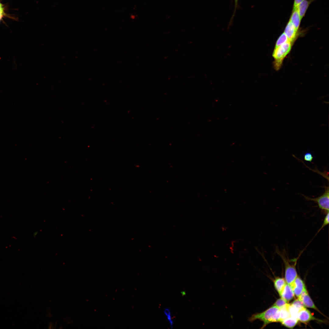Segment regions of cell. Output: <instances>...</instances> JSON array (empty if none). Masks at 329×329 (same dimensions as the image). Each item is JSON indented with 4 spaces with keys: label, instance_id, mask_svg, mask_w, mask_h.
<instances>
[{
    "label": "cell",
    "instance_id": "9",
    "mask_svg": "<svg viewBox=\"0 0 329 329\" xmlns=\"http://www.w3.org/2000/svg\"><path fill=\"white\" fill-rule=\"evenodd\" d=\"M280 296L287 303L294 297L295 295L292 288L287 283Z\"/></svg>",
    "mask_w": 329,
    "mask_h": 329
},
{
    "label": "cell",
    "instance_id": "25",
    "mask_svg": "<svg viewBox=\"0 0 329 329\" xmlns=\"http://www.w3.org/2000/svg\"><path fill=\"white\" fill-rule=\"evenodd\" d=\"M235 0V3H236V4L237 3V2L238 0Z\"/></svg>",
    "mask_w": 329,
    "mask_h": 329
},
{
    "label": "cell",
    "instance_id": "4",
    "mask_svg": "<svg viewBox=\"0 0 329 329\" xmlns=\"http://www.w3.org/2000/svg\"><path fill=\"white\" fill-rule=\"evenodd\" d=\"M324 192L320 196L315 198H311L302 195L307 200L315 202L318 205L319 208L322 212L326 214L329 212V186H325Z\"/></svg>",
    "mask_w": 329,
    "mask_h": 329
},
{
    "label": "cell",
    "instance_id": "24",
    "mask_svg": "<svg viewBox=\"0 0 329 329\" xmlns=\"http://www.w3.org/2000/svg\"><path fill=\"white\" fill-rule=\"evenodd\" d=\"M181 293L183 296L186 295V292L185 291H182L181 292Z\"/></svg>",
    "mask_w": 329,
    "mask_h": 329
},
{
    "label": "cell",
    "instance_id": "13",
    "mask_svg": "<svg viewBox=\"0 0 329 329\" xmlns=\"http://www.w3.org/2000/svg\"><path fill=\"white\" fill-rule=\"evenodd\" d=\"M298 319L291 317L282 320L281 323L285 326L289 328H293L297 324Z\"/></svg>",
    "mask_w": 329,
    "mask_h": 329
},
{
    "label": "cell",
    "instance_id": "22",
    "mask_svg": "<svg viewBox=\"0 0 329 329\" xmlns=\"http://www.w3.org/2000/svg\"><path fill=\"white\" fill-rule=\"evenodd\" d=\"M164 312L166 316L168 315L171 314L170 311L169 309L168 308L165 309L164 311Z\"/></svg>",
    "mask_w": 329,
    "mask_h": 329
},
{
    "label": "cell",
    "instance_id": "17",
    "mask_svg": "<svg viewBox=\"0 0 329 329\" xmlns=\"http://www.w3.org/2000/svg\"><path fill=\"white\" fill-rule=\"evenodd\" d=\"M289 310L291 317L298 319V314L299 310L290 304Z\"/></svg>",
    "mask_w": 329,
    "mask_h": 329
},
{
    "label": "cell",
    "instance_id": "23",
    "mask_svg": "<svg viewBox=\"0 0 329 329\" xmlns=\"http://www.w3.org/2000/svg\"><path fill=\"white\" fill-rule=\"evenodd\" d=\"M3 9L0 3V20L2 17L3 15Z\"/></svg>",
    "mask_w": 329,
    "mask_h": 329
},
{
    "label": "cell",
    "instance_id": "19",
    "mask_svg": "<svg viewBox=\"0 0 329 329\" xmlns=\"http://www.w3.org/2000/svg\"><path fill=\"white\" fill-rule=\"evenodd\" d=\"M287 303H288L281 298L278 299L273 305L275 306L280 309L284 306Z\"/></svg>",
    "mask_w": 329,
    "mask_h": 329
},
{
    "label": "cell",
    "instance_id": "8",
    "mask_svg": "<svg viewBox=\"0 0 329 329\" xmlns=\"http://www.w3.org/2000/svg\"><path fill=\"white\" fill-rule=\"evenodd\" d=\"M305 287L303 281L297 276L295 280L292 289L295 295L297 298L300 297Z\"/></svg>",
    "mask_w": 329,
    "mask_h": 329
},
{
    "label": "cell",
    "instance_id": "16",
    "mask_svg": "<svg viewBox=\"0 0 329 329\" xmlns=\"http://www.w3.org/2000/svg\"><path fill=\"white\" fill-rule=\"evenodd\" d=\"M290 304L297 308L299 311L305 307L302 301L298 298L294 300Z\"/></svg>",
    "mask_w": 329,
    "mask_h": 329
},
{
    "label": "cell",
    "instance_id": "5",
    "mask_svg": "<svg viewBox=\"0 0 329 329\" xmlns=\"http://www.w3.org/2000/svg\"><path fill=\"white\" fill-rule=\"evenodd\" d=\"M298 319V320L305 324H307L312 320H317L319 322H322V321L317 319L313 316L311 312L305 307L299 311Z\"/></svg>",
    "mask_w": 329,
    "mask_h": 329
},
{
    "label": "cell",
    "instance_id": "6",
    "mask_svg": "<svg viewBox=\"0 0 329 329\" xmlns=\"http://www.w3.org/2000/svg\"><path fill=\"white\" fill-rule=\"evenodd\" d=\"M298 298L302 301L305 307L314 309L322 314L311 299L306 287Z\"/></svg>",
    "mask_w": 329,
    "mask_h": 329
},
{
    "label": "cell",
    "instance_id": "21",
    "mask_svg": "<svg viewBox=\"0 0 329 329\" xmlns=\"http://www.w3.org/2000/svg\"><path fill=\"white\" fill-rule=\"evenodd\" d=\"M303 0H294L292 9H297L300 3Z\"/></svg>",
    "mask_w": 329,
    "mask_h": 329
},
{
    "label": "cell",
    "instance_id": "20",
    "mask_svg": "<svg viewBox=\"0 0 329 329\" xmlns=\"http://www.w3.org/2000/svg\"><path fill=\"white\" fill-rule=\"evenodd\" d=\"M304 158L306 161L311 162L313 160V157L310 153H307L304 154Z\"/></svg>",
    "mask_w": 329,
    "mask_h": 329
},
{
    "label": "cell",
    "instance_id": "2",
    "mask_svg": "<svg viewBox=\"0 0 329 329\" xmlns=\"http://www.w3.org/2000/svg\"><path fill=\"white\" fill-rule=\"evenodd\" d=\"M275 252L281 258L284 263L285 267V281L293 289L295 280L298 276L295 267L297 261L295 262L294 264H291V261L289 259L287 252L285 249L280 250L276 246Z\"/></svg>",
    "mask_w": 329,
    "mask_h": 329
},
{
    "label": "cell",
    "instance_id": "7",
    "mask_svg": "<svg viewBox=\"0 0 329 329\" xmlns=\"http://www.w3.org/2000/svg\"><path fill=\"white\" fill-rule=\"evenodd\" d=\"M298 30H297L291 22L289 20L284 31L289 41L292 44L298 34Z\"/></svg>",
    "mask_w": 329,
    "mask_h": 329
},
{
    "label": "cell",
    "instance_id": "18",
    "mask_svg": "<svg viewBox=\"0 0 329 329\" xmlns=\"http://www.w3.org/2000/svg\"><path fill=\"white\" fill-rule=\"evenodd\" d=\"M329 223V213L328 212L324 218L322 224L320 228L318 230L317 233L315 235V236L325 226L327 225Z\"/></svg>",
    "mask_w": 329,
    "mask_h": 329
},
{
    "label": "cell",
    "instance_id": "12",
    "mask_svg": "<svg viewBox=\"0 0 329 329\" xmlns=\"http://www.w3.org/2000/svg\"><path fill=\"white\" fill-rule=\"evenodd\" d=\"M286 284L285 280L281 278H278L274 281L275 288L280 296Z\"/></svg>",
    "mask_w": 329,
    "mask_h": 329
},
{
    "label": "cell",
    "instance_id": "1",
    "mask_svg": "<svg viewBox=\"0 0 329 329\" xmlns=\"http://www.w3.org/2000/svg\"><path fill=\"white\" fill-rule=\"evenodd\" d=\"M257 320L263 323L261 329H263L270 323L280 322V309L276 306L273 305L263 312L253 314L248 318V320L251 322Z\"/></svg>",
    "mask_w": 329,
    "mask_h": 329
},
{
    "label": "cell",
    "instance_id": "10",
    "mask_svg": "<svg viewBox=\"0 0 329 329\" xmlns=\"http://www.w3.org/2000/svg\"><path fill=\"white\" fill-rule=\"evenodd\" d=\"M314 0H303L298 5L297 9L301 19L304 16L310 4Z\"/></svg>",
    "mask_w": 329,
    "mask_h": 329
},
{
    "label": "cell",
    "instance_id": "11",
    "mask_svg": "<svg viewBox=\"0 0 329 329\" xmlns=\"http://www.w3.org/2000/svg\"><path fill=\"white\" fill-rule=\"evenodd\" d=\"M301 20L297 9H292L289 20L297 30L299 28Z\"/></svg>",
    "mask_w": 329,
    "mask_h": 329
},
{
    "label": "cell",
    "instance_id": "15",
    "mask_svg": "<svg viewBox=\"0 0 329 329\" xmlns=\"http://www.w3.org/2000/svg\"><path fill=\"white\" fill-rule=\"evenodd\" d=\"M288 41H289L288 37L283 33L281 34L276 41L275 48H277Z\"/></svg>",
    "mask_w": 329,
    "mask_h": 329
},
{
    "label": "cell",
    "instance_id": "14",
    "mask_svg": "<svg viewBox=\"0 0 329 329\" xmlns=\"http://www.w3.org/2000/svg\"><path fill=\"white\" fill-rule=\"evenodd\" d=\"M290 304L287 303L284 306L280 309V322L282 320L291 317L289 307Z\"/></svg>",
    "mask_w": 329,
    "mask_h": 329
},
{
    "label": "cell",
    "instance_id": "3",
    "mask_svg": "<svg viewBox=\"0 0 329 329\" xmlns=\"http://www.w3.org/2000/svg\"><path fill=\"white\" fill-rule=\"evenodd\" d=\"M292 45L288 41L274 48L272 56L274 59V65L276 70L280 68L284 59L290 52Z\"/></svg>",
    "mask_w": 329,
    "mask_h": 329
}]
</instances>
